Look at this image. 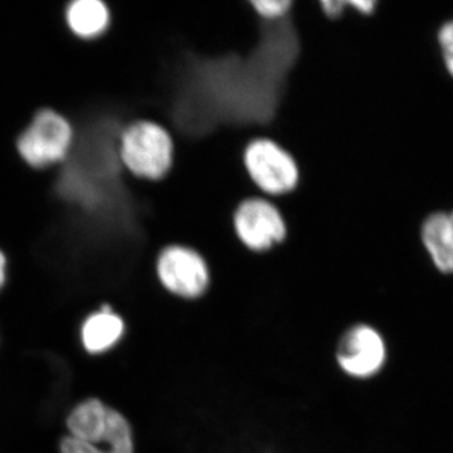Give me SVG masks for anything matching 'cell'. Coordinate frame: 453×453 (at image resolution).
Listing matches in <instances>:
<instances>
[{
  "mask_svg": "<svg viewBox=\"0 0 453 453\" xmlns=\"http://www.w3.org/2000/svg\"><path fill=\"white\" fill-rule=\"evenodd\" d=\"M8 257L3 250H0V290L4 288L8 280Z\"/></svg>",
  "mask_w": 453,
  "mask_h": 453,
  "instance_id": "obj_14",
  "label": "cell"
},
{
  "mask_svg": "<svg viewBox=\"0 0 453 453\" xmlns=\"http://www.w3.org/2000/svg\"><path fill=\"white\" fill-rule=\"evenodd\" d=\"M251 7L265 22H277L288 16L294 0H250Z\"/></svg>",
  "mask_w": 453,
  "mask_h": 453,
  "instance_id": "obj_11",
  "label": "cell"
},
{
  "mask_svg": "<svg viewBox=\"0 0 453 453\" xmlns=\"http://www.w3.org/2000/svg\"><path fill=\"white\" fill-rule=\"evenodd\" d=\"M67 427L70 436L62 440V453H134L129 422L97 399L77 405Z\"/></svg>",
  "mask_w": 453,
  "mask_h": 453,
  "instance_id": "obj_1",
  "label": "cell"
},
{
  "mask_svg": "<svg viewBox=\"0 0 453 453\" xmlns=\"http://www.w3.org/2000/svg\"><path fill=\"white\" fill-rule=\"evenodd\" d=\"M243 164L252 183L267 198L288 195L299 186L296 160L285 148L266 136H257L247 144Z\"/></svg>",
  "mask_w": 453,
  "mask_h": 453,
  "instance_id": "obj_4",
  "label": "cell"
},
{
  "mask_svg": "<svg viewBox=\"0 0 453 453\" xmlns=\"http://www.w3.org/2000/svg\"><path fill=\"white\" fill-rule=\"evenodd\" d=\"M422 241L438 270L453 273V225L449 214H431L423 223Z\"/></svg>",
  "mask_w": 453,
  "mask_h": 453,
  "instance_id": "obj_9",
  "label": "cell"
},
{
  "mask_svg": "<svg viewBox=\"0 0 453 453\" xmlns=\"http://www.w3.org/2000/svg\"><path fill=\"white\" fill-rule=\"evenodd\" d=\"M449 219H451V222H452V225H453V211L451 214H449Z\"/></svg>",
  "mask_w": 453,
  "mask_h": 453,
  "instance_id": "obj_15",
  "label": "cell"
},
{
  "mask_svg": "<svg viewBox=\"0 0 453 453\" xmlns=\"http://www.w3.org/2000/svg\"><path fill=\"white\" fill-rule=\"evenodd\" d=\"M65 20L74 37L91 42L109 31L111 11L106 0H68Z\"/></svg>",
  "mask_w": 453,
  "mask_h": 453,
  "instance_id": "obj_8",
  "label": "cell"
},
{
  "mask_svg": "<svg viewBox=\"0 0 453 453\" xmlns=\"http://www.w3.org/2000/svg\"><path fill=\"white\" fill-rule=\"evenodd\" d=\"M387 350L380 333L368 325L351 327L340 342L338 362L348 374L369 378L386 362Z\"/></svg>",
  "mask_w": 453,
  "mask_h": 453,
  "instance_id": "obj_7",
  "label": "cell"
},
{
  "mask_svg": "<svg viewBox=\"0 0 453 453\" xmlns=\"http://www.w3.org/2000/svg\"><path fill=\"white\" fill-rule=\"evenodd\" d=\"M155 273L166 290L186 299L202 296L211 283L207 259L192 247L181 244H169L157 253Z\"/></svg>",
  "mask_w": 453,
  "mask_h": 453,
  "instance_id": "obj_5",
  "label": "cell"
},
{
  "mask_svg": "<svg viewBox=\"0 0 453 453\" xmlns=\"http://www.w3.org/2000/svg\"><path fill=\"white\" fill-rule=\"evenodd\" d=\"M124 333V321L113 314L110 306L89 316L82 327V342L89 353H103L113 347Z\"/></svg>",
  "mask_w": 453,
  "mask_h": 453,
  "instance_id": "obj_10",
  "label": "cell"
},
{
  "mask_svg": "<svg viewBox=\"0 0 453 453\" xmlns=\"http://www.w3.org/2000/svg\"><path fill=\"white\" fill-rule=\"evenodd\" d=\"M234 226L240 242L250 251H270L286 240L288 226L275 203L264 196H250L235 208Z\"/></svg>",
  "mask_w": 453,
  "mask_h": 453,
  "instance_id": "obj_6",
  "label": "cell"
},
{
  "mask_svg": "<svg viewBox=\"0 0 453 453\" xmlns=\"http://www.w3.org/2000/svg\"><path fill=\"white\" fill-rule=\"evenodd\" d=\"M438 43L442 50L447 71L453 77V19L441 27L438 32Z\"/></svg>",
  "mask_w": 453,
  "mask_h": 453,
  "instance_id": "obj_12",
  "label": "cell"
},
{
  "mask_svg": "<svg viewBox=\"0 0 453 453\" xmlns=\"http://www.w3.org/2000/svg\"><path fill=\"white\" fill-rule=\"evenodd\" d=\"M74 127L65 115L43 107L18 135L16 148L23 162L35 170L61 165L70 157L74 145Z\"/></svg>",
  "mask_w": 453,
  "mask_h": 453,
  "instance_id": "obj_3",
  "label": "cell"
},
{
  "mask_svg": "<svg viewBox=\"0 0 453 453\" xmlns=\"http://www.w3.org/2000/svg\"><path fill=\"white\" fill-rule=\"evenodd\" d=\"M119 157L131 177L162 180L174 160V139L164 125L146 119H134L122 127Z\"/></svg>",
  "mask_w": 453,
  "mask_h": 453,
  "instance_id": "obj_2",
  "label": "cell"
},
{
  "mask_svg": "<svg viewBox=\"0 0 453 453\" xmlns=\"http://www.w3.org/2000/svg\"><path fill=\"white\" fill-rule=\"evenodd\" d=\"M375 5H377V3L368 2V0H365V2H363V0L349 2V7L357 12V13L362 14V16H371L372 12H374Z\"/></svg>",
  "mask_w": 453,
  "mask_h": 453,
  "instance_id": "obj_13",
  "label": "cell"
}]
</instances>
